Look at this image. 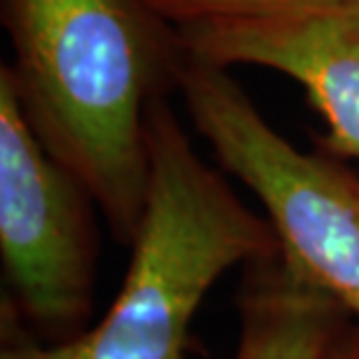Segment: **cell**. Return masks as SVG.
I'll list each match as a JSON object with an SVG mask.
<instances>
[{"label":"cell","instance_id":"9c48e42d","mask_svg":"<svg viewBox=\"0 0 359 359\" xmlns=\"http://www.w3.org/2000/svg\"><path fill=\"white\" fill-rule=\"evenodd\" d=\"M322 359H359V320L348 315L341 322Z\"/></svg>","mask_w":359,"mask_h":359},{"label":"cell","instance_id":"52a82bcc","mask_svg":"<svg viewBox=\"0 0 359 359\" xmlns=\"http://www.w3.org/2000/svg\"><path fill=\"white\" fill-rule=\"evenodd\" d=\"M147 3L173 26L187 28L297 17V14L327 10L348 0H147Z\"/></svg>","mask_w":359,"mask_h":359},{"label":"cell","instance_id":"7a4b0ae2","mask_svg":"<svg viewBox=\"0 0 359 359\" xmlns=\"http://www.w3.org/2000/svg\"><path fill=\"white\" fill-rule=\"evenodd\" d=\"M149 191L124 283L103 320L45 359H184L189 327L229 269L280 252L266 215L250 210L196 149L170 98L147 114Z\"/></svg>","mask_w":359,"mask_h":359},{"label":"cell","instance_id":"3957f363","mask_svg":"<svg viewBox=\"0 0 359 359\" xmlns=\"http://www.w3.org/2000/svg\"><path fill=\"white\" fill-rule=\"evenodd\" d=\"M177 93L219 168L262 203L285 259L359 320V175L292 145L231 70L189 56Z\"/></svg>","mask_w":359,"mask_h":359},{"label":"cell","instance_id":"ba28073f","mask_svg":"<svg viewBox=\"0 0 359 359\" xmlns=\"http://www.w3.org/2000/svg\"><path fill=\"white\" fill-rule=\"evenodd\" d=\"M47 343L26 325L10 301H0V359H45Z\"/></svg>","mask_w":359,"mask_h":359},{"label":"cell","instance_id":"277c9868","mask_svg":"<svg viewBox=\"0 0 359 359\" xmlns=\"http://www.w3.org/2000/svg\"><path fill=\"white\" fill-rule=\"evenodd\" d=\"M96 201L54 159L0 66V257L5 294L47 346L89 329L96 283Z\"/></svg>","mask_w":359,"mask_h":359},{"label":"cell","instance_id":"5b68a950","mask_svg":"<svg viewBox=\"0 0 359 359\" xmlns=\"http://www.w3.org/2000/svg\"><path fill=\"white\" fill-rule=\"evenodd\" d=\"M177 31L191 59L208 66L266 68L299 82L325 121L322 152L359 161V0L297 17Z\"/></svg>","mask_w":359,"mask_h":359},{"label":"cell","instance_id":"8992f818","mask_svg":"<svg viewBox=\"0 0 359 359\" xmlns=\"http://www.w3.org/2000/svg\"><path fill=\"white\" fill-rule=\"evenodd\" d=\"M348 315L283 252L250 262L238 292L233 359H322Z\"/></svg>","mask_w":359,"mask_h":359},{"label":"cell","instance_id":"6da1fadb","mask_svg":"<svg viewBox=\"0 0 359 359\" xmlns=\"http://www.w3.org/2000/svg\"><path fill=\"white\" fill-rule=\"evenodd\" d=\"M26 121L131 245L149 191L147 114L189 63L147 0H0Z\"/></svg>","mask_w":359,"mask_h":359}]
</instances>
